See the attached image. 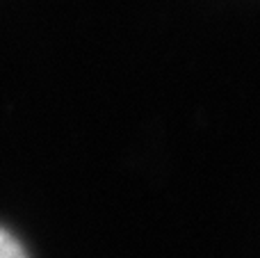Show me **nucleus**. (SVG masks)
<instances>
[{"label": "nucleus", "mask_w": 260, "mask_h": 258, "mask_svg": "<svg viewBox=\"0 0 260 258\" xmlns=\"http://www.w3.org/2000/svg\"><path fill=\"white\" fill-rule=\"evenodd\" d=\"M0 258H30V251L16 233L0 224Z\"/></svg>", "instance_id": "f257e3e1"}]
</instances>
